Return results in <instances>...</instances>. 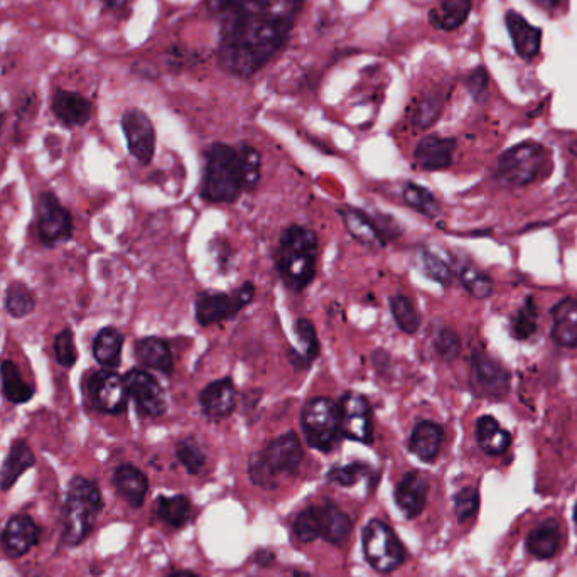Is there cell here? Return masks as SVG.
<instances>
[{
    "instance_id": "6da1fadb",
    "label": "cell",
    "mask_w": 577,
    "mask_h": 577,
    "mask_svg": "<svg viewBox=\"0 0 577 577\" xmlns=\"http://www.w3.org/2000/svg\"><path fill=\"white\" fill-rule=\"evenodd\" d=\"M302 0H208L220 24L218 60L232 75L252 76L286 44Z\"/></svg>"
},
{
    "instance_id": "7a4b0ae2",
    "label": "cell",
    "mask_w": 577,
    "mask_h": 577,
    "mask_svg": "<svg viewBox=\"0 0 577 577\" xmlns=\"http://www.w3.org/2000/svg\"><path fill=\"white\" fill-rule=\"evenodd\" d=\"M102 510V491L97 483L85 476H73L66 490L61 542L66 547L83 544L95 529V522Z\"/></svg>"
},
{
    "instance_id": "3957f363",
    "label": "cell",
    "mask_w": 577,
    "mask_h": 577,
    "mask_svg": "<svg viewBox=\"0 0 577 577\" xmlns=\"http://www.w3.org/2000/svg\"><path fill=\"white\" fill-rule=\"evenodd\" d=\"M316 255H318V240L308 228L294 225L282 233L276 262L279 274L287 287L301 291L313 282Z\"/></svg>"
},
{
    "instance_id": "277c9868",
    "label": "cell",
    "mask_w": 577,
    "mask_h": 577,
    "mask_svg": "<svg viewBox=\"0 0 577 577\" xmlns=\"http://www.w3.org/2000/svg\"><path fill=\"white\" fill-rule=\"evenodd\" d=\"M243 191L237 149L213 144L206 152L205 179L201 195L211 203H233Z\"/></svg>"
},
{
    "instance_id": "5b68a950",
    "label": "cell",
    "mask_w": 577,
    "mask_h": 577,
    "mask_svg": "<svg viewBox=\"0 0 577 577\" xmlns=\"http://www.w3.org/2000/svg\"><path fill=\"white\" fill-rule=\"evenodd\" d=\"M301 461V441L294 432H287L250 458V480L262 488H276L279 478L296 473Z\"/></svg>"
},
{
    "instance_id": "8992f818",
    "label": "cell",
    "mask_w": 577,
    "mask_h": 577,
    "mask_svg": "<svg viewBox=\"0 0 577 577\" xmlns=\"http://www.w3.org/2000/svg\"><path fill=\"white\" fill-rule=\"evenodd\" d=\"M301 426L309 446L328 453L341 436L340 405L326 397H314L302 409Z\"/></svg>"
},
{
    "instance_id": "52a82bcc",
    "label": "cell",
    "mask_w": 577,
    "mask_h": 577,
    "mask_svg": "<svg viewBox=\"0 0 577 577\" xmlns=\"http://www.w3.org/2000/svg\"><path fill=\"white\" fill-rule=\"evenodd\" d=\"M547 164V152L535 142L508 149L497 162L495 178L507 186H525L539 178Z\"/></svg>"
},
{
    "instance_id": "ba28073f",
    "label": "cell",
    "mask_w": 577,
    "mask_h": 577,
    "mask_svg": "<svg viewBox=\"0 0 577 577\" xmlns=\"http://www.w3.org/2000/svg\"><path fill=\"white\" fill-rule=\"evenodd\" d=\"M363 552L368 564L382 574L399 569L404 564L405 547L394 530L382 520H370L363 529Z\"/></svg>"
},
{
    "instance_id": "9c48e42d",
    "label": "cell",
    "mask_w": 577,
    "mask_h": 577,
    "mask_svg": "<svg viewBox=\"0 0 577 577\" xmlns=\"http://www.w3.org/2000/svg\"><path fill=\"white\" fill-rule=\"evenodd\" d=\"M36 227L39 242L43 243L44 247H56L60 243L68 242L73 235L71 213L51 191L39 195Z\"/></svg>"
},
{
    "instance_id": "30bf717a",
    "label": "cell",
    "mask_w": 577,
    "mask_h": 577,
    "mask_svg": "<svg viewBox=\"0 0 577 577\" xmlns=\"http://www.w3.org/2000/svg\"><path fill=\"white\" fill-rule=\"evenodd\" d=\"M254 296L255 287L252 282L243 284L232 294L203 292L196 299V319L201 326H211L235 318L245 306H249Z\"/></svg>"
},
{
    "instance_id": "8fae6325",
    "label": "cell",
    "mask_w": 577,
    "mask_h": 577,
    "mask_svg": "<svg viewBox=\"0 0 577 577\" xmlns=\"http://www.w3.org/2000/svg\"><path fill=\"white\" fill-rule=\"evenodd\" d=\"M88 397L95 409L105 414H122L127 409L129 390L124 378L114 370H98L88 377Z\"/></svg>"
},
{
    "instance_id": "7c38bea8",
    "label": "cell",
    "mask_w": 577,
    "mask_h": 577,
    "mask_svg": "<svg viewBox=\"0 0 577 577\" xmlns=\"http://www.w3.org/2000/svg\"><path fill=\"white\" fill-rule=\"evenodd\" d=\"M341 436L356 443L372 444V407L363 395L348 392L340 404Z\"/></svg>"
},
{
    "instance_id": "4fadbf2b",
    "label": "cell",
    "mask_w": 577,
    "mask_h": 577,
    "mask_svg": "<svg viewBox=\"0 0 577 577\" xmlns=\"http://www.w3.org/2000/svg\"><path fill=\"white\" fill-rule=\"evenodd\" d=\"M129 395L134 399L142 416L161 417L166 410V397L161 385L151 373L141 368H132L124 377Z\"/></svg>"
},
{
    "instance_id": "5bb4252c",
    "label": "cell",
    "mask_w": 577,
    "mask_h": 577,
    "mask_svg": "<svg viewBox=\"0 0 577 577\" xmlns=\"http://www.w3.org/2000/svg\"><path fill=\"white\" fill-rule=\"evenodd\" d=\"M122 130L130 154L141 164H149L156 152V130L151 119L142 110L132 108L122 115Z\"/></svg>"
},
{
    "instance_id": "9a60e30c",
    "label": "cell",
    "mask_w": 577,
    "mask_h": 577,
    "mask_svg": "<svg viewBox=\"0 0 577 577\" xmlns=\"http://www.w3.org/2000/svg\"><path fill=\"white\" fill-rule=\"evenodd\" d=\"M471 383L478 394L493 400L505 399L510 389L507 370L483 353L471 358Z\"/></svg>"
},
{
    "instance_id": "2e32d148",
    "label": "cell",
    "mask_w": 577,
    "mask_h": 577,
    "mask_svg": "<svg viewBox=\"0 0 577 577\" xmlns=\"http://www.w3.org/2000/svg\"><path fill=\"white\" fill-rule=\"evenodd\" d=\"M39 535H41V530L31 515L27 513L12 515L7 520L6 527L2 530V537H0L2 551L9 559H21L38 545Z\"/></svg>"
},
{
    "instance_id": "e0dca14e",
    "label": "cell",
    "mask_w": 577,
    "mask_h": 577,
    "mask_svg": "<svg viewBox=\"0 0 577 577\" xmlns=\"http://www.w3.org/2000/svg\"><path fill=\"white\" fill-rule=\"evenodd\" d=\"M51 112L66 127H81L92 119V102L80 93L56 88L51 95Z\"/></svg>"
},
{
    "instance_id": "ac0fdd59",
    "label": "cell",
    "mask_w": 577,
    "mask_h": 577,
    "mask_svg": "<svg viewBox=\"0 0 577 577\" xmlns=\"http://www.w3.org/2000/svg\"><path fill=\"white\" fill-rule=\"evenodd\" d=\"M313 510L321 539L333 545H341L348 539L353 529V522L341 508L336 507L335 503L324 502L323 505H314Z\"/></svg>"
},
{
    "instance_id": "d6986e66",
    "label": "cell",
    "mask_w": 577,
    "mask_h": 577,
    "mask_svg": "<svg viewBox=\"0 0 577 577\" xmlns=\"http://www.w3.org/2000/svg\"><path fill=\"white\" fill-rule=\"evenodd\" d=\"M427 491L429 485L424 476L419 475L417 471L405 473L395 490V500L400 510L405 513V517L416 518L421 515L426 507Z\"/></svg>"
},
{
    "instance_id": "ffe728a7",
    "label": "cell",
    "mask_w": 577,
    "mask_h": 577,
    "mask_svg": "<svg viewBox=\"0 0 577 577\" xmlns=\"http://www.w3.org/2000/svg\"><path fill=\"white\" fill-rule=\"evenodd\" d=\"M36 464V456L26 439H16L0 466V491H9L27 470Z\"/></svg>"
},
{
    "instance_id": "44dd1931",
    "label": "cell",
    "mask_w": 577,
    "mask_h": 577,
    "mask_svg": "<svg viewBox=\"0 0 577 577\" xmlns=\"http://www.w3.org/2000/svg\"><path fill=\"white\" fill-rule=\"evenodd\" d=\"M235 385L230 378L211 382L200 394L201 407L211 419H225L235 409Z\"/></svg>"
},
{
    "instance_id": "7402d4cb",
    "label": "cell",
    "mask_w": 577,
    "mask_h": 577,
    "mask_svg": "<svg viewBox=\"0 0 577 577\" xmlns=\"http://www.w3.org/2000/svg\"><path fill=\"white\" fill-rule=\"evenodd\" d=\"M456 142L453 139H443L437 135L424 137L416 149V162L424 171H443L453 162Z\"/></svg>"
},
{
    "instance_id": "603a6c76",
    "label": "cell",
    "mask_w": 577,
    "mask_h": 577,
    "mask_svg": "<svg viewBox=\"0 0 577 577\" xmlns=\"http://www.w3.org/2000/svg\"><path fill=\"white\" fill-rule=\"evenodd\" d=\"M562 542H564V532L561 525L556 520H545L535 525L527 535V551L540 561L551 559L561 551Z\"/></svg>"
},
{
    "instance_id": "cb8c5ba5",
    "label": "cell",
    "mask_w": 577,
    "mask_h": 577,
    "mask_svg": "<svg viewBox=\"0 0 577 577\" xmlns=\"http://www.w3.org/2000/svg\"><path fill=\"white\" fill-rule=\"evenodd\" d=\"M117 495L132 508H141L146 502L149 480L139 468L132 464H122L114 473Z\"/></svg>"
},
{
    "instance_id": "d4e9b609",
    "label": "cell",
    "mask_w": 577,
    "mask_h": 577,
    "mask_svg": "<svg viewBox=\"0 0 577 577\" xmlns=\"http://www.w3.org/2000/svg\"><path fill=\"white\" fill-rule=\"evenodd\" d=\"M551 336L557 345L577 348V301L562 299L552 308Z\"/></svg>"
},
{
    "instance_id": "484cf974",
    "label": "cell",
    "mask_w": 577,
    "mask_h": 577,
    "mask_svg": "<svg viewBox=\"0 0 577 577\" xmlns=\"http://www.w3.org/2000/svg\"><path fill=\"white\" fill-rule=\"evenodd\" d=\"M443 427L432 421H422L410 434L409 448L424 463L436 461L443 444Z\"/></svg>"
},
{
    "instance_id": "4316f807",
    "label": "cell",
    "mask_w": 577,
    "mask_h": 577,
    "mask_svg": "<svg viewBox=\"0 0 577 577\" xmlns=\"http://www.w3.org/2000/svg\"><path fill=\"white\" fill-rule=\"evenodd\" d=\"M507 27L520 58L532 60L539 54L540 38H542L540 29L529 24L524 17L518 16L517 12H508Z\"/></svg>"
},
{
    "instance_id": "83f0119b",
    "label": "cell",
    "mask_w": 577,
    "mask_h": 577,
    "mask_svg": "<svg viewBox=\"0 0 577 577\" xmlns=\"http://www.w3.org/2000/svg\"><path fill=\"white\" fill-rule=\"evenodd\" d=\"M124 335L114 326L100 329L93 340L92 353L98 365L107 370H115L122 362Z\"/></svg>"
},
{
    "instance_id": "f1b7e54d",
    "label": "cell",
    "mask_w": 577,
    "mask_h": 577,
    "mask_svg": "<svg viewBox=\"0 0 577 577\" xmlns=\"http://www.w3.org/2000/svg\"><path fill=\"white\" fill-rule=\"evenodd\" d=\"M135 358L142 367L151 368L161 373L173 372V355L168 343L161 338H142L135 343Z\"/></svg>"
},
{
    "instance_id": "f546056e",
    "label": "cell",
    "mask_w": 577,
    "mask_h": 577,
    "mask_svg": "<svg viewBox=\"0 0 577 577\" xmlns=\"http://www.w3.org/2000/svg\"><path fill=\"white\" fill-rule=\"evenodd\" d=\"M341 216H343V222H345L348 232L351 233V237L355 238L356 242H360L367 249L372 250L382 249L385 245V238H383L380 228L363 211L343 210Z\"/></svg>"
},
{
    "instance_id": "4dcf8cb0",
    "label": "cell",
    "mask_w": 577,
    "mask_h": 577,
    "mask_svg": "<svg viewBox=\"0 0 577 577\" xmlns=\"http://www.w3.org/2000/svg\"><path fill=\"white\" fill-rule=\"evenodd\" d=\"M476 439L480 448L490 456L507 453L512 444V436L491 416L480 417L476 422Z\"/></svg>"
},
{
    "instance_id": "1f68e13d",
    "label": "cell",
    "mask_w": 577,
    "mask_h": 577,
    "mask_svg": "<svg viewBox=\"0 0 577 577\" xmlns=\"http://www.w3.org/2000/svg\"><path fill=\"white\" fill-rule=\"evenodd\" d=\"M2 394L11 404H26L34 397V387L22 378L21 370L12 360L0 363Z\"/></svg>"
},
{
    "instance_id": "d6a6232c",
    "label": "cell",
    "mask_w": 577,
    "mask_h": 577,
    "mask_svg": "<svg viewBox=\"0 0 577 577\" xmlns=\"http://www.w3.org/2000/svg\"><path fill=\"white\" fill-rule=\"evenodd\" d=\"M471 11V0H443L429 14L432 26L441 31H454L463 24Z\"/></svg>"
},
{
    "instance_id": "836d02e7",
    "label": "cell",
    "mask_w": 577,
    "mask_h": 577,
    "mask_svg": "<svg viewBox=\"0 0 577 577\" xmlns=\"http://www.w3.org/2000/svg\"><path fill=\"white\" fill-rule=\"evenodd\" d=\"M191 502L184 495L176 497H159L156 503L157 517L161 518L164 524L173 529H183L191 520Z\"/></svg>"
},
{
    "instance_id": "e575fe53",
    "label": "cell",
    "mask_w": 577,
    "mask_h": 577,
    "mask_svg": "<svg viewBox=\"0 0 577 577\" xmlns=\"http://www.w3.org/2000/svg\"><path fill=\"white\" fill-rule=\"evenodd\" d=\"M36 297L33 291L21 281H14L7 286L6 311L14 319H22L34 313Z\"/></svg>"
},
{
    "instance_id": "d590c367",
    "label": "cell",
    "mask_w": 577,
    "mask_h": 577,
    "mask_svg": "<svg viewBox=\"0 0 577 577\" xmlns=\"http://www.w3.org/2000/svg\"><path fill=\"white\" fill-rule=\"evenodd\" d=\"M238 159H240V173H242L243 189L257 188L262 173V159L257 149L247 144L238 147Z\"/></svg>"
},
{
    "instance_id": "8d00e7d4",
    "label": "cell",
    "mask_w": 577,
    "mask_h": 577,
    "mask_svg": "<svg viewBox=\"0 0 577 577\" xmlns=\"http://www.w3.org/2000/svg\"><path fill=\"white\" fill-rule=\"evenodd\" d=\"M390 311L394 316L395 323L399 324V328L404 333L414 335L419 326H421V318L416 311L414 302L410 301L409 297L392 296L390 297Z\"/></svg>"
},
{
    "instance_id": "74e56055",
    "label": "cell",
    "mask_w": 577,
    "mask_h": 577,
    "mask_svg": "<svg viewBox=\"0 0 577 577\" xmlns=\"http://www.w3.org/2000/svg\"><path fill=\"white\" fill-rule=\"evenodd\" d=\"M404 200L410 208H414V210L419 211L422 215L429 216V218H434L441 211L439 201L434 198L431 191L414 183L405 186Z\"/></svg>"
},
{
    "instance_id": "f35d334b",
    "label": "cell",
    "mask_w": 577,
    "mask_h": 577,
    "mask_svg": "<svg viewBox=\"0 0 577 577\" xmlns=\"http://www.w3.org/2000/svg\"><path fill=\"white\" fill-rule=\"evenodd\" d=\"M459 279H461V284L466 287V291L470 292L471 296L476 297V299H486L493 292V282H491L490 277L473 265H464L463 269L459 270Z\"/></svg>"
},
{
    "instance_id": "ab89813d",
    "label": "cell",
    "mask_w": 577,
    "mask_h": 577,
    "mask_svg": "<svg viewBox=\"0 0 577 577\" xmlns=\"http://www.w3.org/2000/svg\"><path fill=\"white\" fill-rule=\"evenodd\" d=\"M176 456L191 475H200L201 471L205 470V453L201 451L198 443L191 437L179 441L178 446H176Z\"/></svg>"
},
{
    "instance_id": "60d3db41",
    "label": "cell",
    "mask_w": 577,
    "mask_h": 577,
    "mask_svg": "<svg viewBox=\"0 0 577 577\" xmlns=\"http://www.w3.org/2000/svg\"><path fill=\"white\" fill-rule=\"evenodd\" d=\"M480 508V493L475 486H464L454 497V512L461 524H466L476 517Z\"/></svg>"
},
{
    "instance_id": "b9f144b4",
    "label": "cell",
    "mask_w": 577,
    "mask_h": 577,
    "mask_svg": "<svg viewBox=\"0 0 577 577\" xmlns=\"http://www.w3.org/2000/svg\"><path fill=\"white\" fill-rule=\"evenodd\" d=\"M54 355L56 360L63 368L75 367L78 360V351H76L75 335L70 328L61 329L56 335L53 343Z\"/></svg>"
},
{
    "instance_id": "7bdbcfd3",
    "label": "cell",
    "mask_w": 577,
    "mask_h": 577,
    "mask_svg": "<svg viewBox=\"0 0 577 577\" xmlns=\"http://www.w3.org/2000/svg\"><path fill=\"white\" fill-rule=\"evenodd\" d=\"M537 308H535L534 301L529 299L525 302L524 308L518 311L517 316L513 318L512 331L513 336L518 340H527L534 335L537 329Z\"/></svg>"
},
{
    "instance_id": "ee69618b",
    "label": "cell",
    "mask_w": 577,
    "mask_h": 577,
    "mask_svg": "<svg viewBox=\"0 0 577 577\" xmlns=\"http://www.w3.org/2000/svg\"><path fill=\"white\" fill-rule=\"evenodd\" d=\"M370 473L367 464L351 463L346 466H338L328 473V480L338 486H353L362 480L363 476Z\"/></svg>"
},
{
    "instance_id": "f6af8a7d",
    "label": "cell",
    "mask_w": 577,
    "mask_h": 577,
    "mask_svg": "<svg viewBox=\"0 0 577 577\" xmlns=\"http://www.w3.org/2000/svg\"><path fill=\"white\" fill-rule=\"evenodd\" d=\"M434 348H436L437 355L441 356L443 360L453 362L454 358H458L459 353H461V340H459L458 333L454 329H439L436 340H434Z\"/></svg>"
},
{
    "instance_id": "bcb514c9",
    "label": "cell",
    "mask_w": 577,
    "mask_h": 577,
    "mask_svg": "<svg viewBox=\"0 0 577 577\" xmlns=\"http://www.w3.org/2000/svg\"><path fill=\"white\" fill-rule=\"evenodd\" d=\"M292 532L296 535V539L299 542H304V544L319 539L313 507L304 508L302 512H299L296 520H294V525H292Z\"/></svg>"
},
{
    "instance_id": "7dc6e473",
    "label": "cell",
    "mask_w": 577,
    "mask_h": 577,
    "mask_svg": "<svg viewBox=\"0 0 577 577\" xmlns=\"http://www.w3.org/2000/svg\"><path fill=\"white\" fill-rule=\"evenodd\" d=\"M421 262L422 269L426 270L427 276L439 282V284H443V286H448L453 276H451V269L444 264L443 260L424 250L421 254Z\"/></svg>"
},
{
    "instance_id": "c3c4849f",
    "label": "cell",
    "mask_w": 577,
    "mask_h": 577,
    "mask_svg": "<svg viewBox=\"0 0 577 577\" xmlns=\"http://www.w3.org/2000/svg\"><path fill=\"white\" fill-rule=\"evenodd\" d=\"M296 335L302 345H304L306 358H308V360L316 358V356L319 355V341L318 335H316V329H314L311 321H308V319H297Z\"/></svg>"
},
{
    "instance_id": "681fc988",
    "label": "cell",
    "mask_w": 577,
    "mask_h": 577,
    "mask_svg": "<svg viewBox=\"0 0 577 577\" xmlns=\"http://www.w3.org/2000/svg\"><path fill=\"white\" fill-rule=\"evenodd\" d=\"M439 115H441V102L434 97L426 98L417 107L416 115H414V124L419 129H427L439 119Z\"/></svg>"
},
{
    "instance_id": "f907efd6",
    "label": "cell",
    "mask_w": 577,
    "mask_h": 577,
    "mask_svg": "<svg viewBox=\"0 0 577 577\" xmlns=\"http://www.w3.org/2000/svg\"><path fill=\"white\" fill-rule=\"evenodd\" d=\"M255 562H257V566L260 567H269L276 562V554L272 551H267V549H260L255 554Z\"/></svg>"
},
{
    "instance_id": "816d5d0a",
    "label": "cell",
    "mask_w": 577,
    "mask_h": 577,
    "mask_svg": "<svg viewBox=\"0 0 577 577\" xmlns=\"http://www.w3.org/2000/svg\"><path fill=\"white\" fill-rule=\"evenodd\" d=\"M130 0H103V4L110 9V11H124L125 7L129 6Z\"/></svg>"
},
{
    "instance_id": "f5cc1de1",
    "label": "cell",
    "mask_w": 577,
    "mask_h": 577,
    "mask_svg": "<svg viewBox=\"0 0 577 577\" xmlns=\"http://www.w3.org/2000/svg\"><path fill=\"white\" fill-rule=\"evenodd\" d=\"M535 4H539L540 7H544L547 11H552L554 7H557V4L561 2V0H534Z\"/></svg>"
},
{
    "instance_id": "db71d44e",
    "label": "cell",
    "mask_w": 577,
    "mask_h": 577,
    "mask_svg": "<svg viewBox=\"0 0 577 577\" xmlns=\"http://www.w3.org/2000/svg\"><path fill=\"white\" fill-rule=\"evenodd\" d=\"M168 577H200L195 572L191 571H173Z\"/></svg>"
},
{
    "instance_id": "11a10c76",
    "label": "cell",
    "mask_w": 577,
    "mask_h": 577,
    "mask_svg": "<svg viewBox=\"0 0 577 577\" xmlns=\"http://www.w3.org/2000/svg\"><path fill=\"white\" fill-rule=\"evenodd\" d=\"M4 122H6V110H4L2 103H0V130L4 127Z\"/></svg>"
},
{
    "instance_id": "9f6ffc18",
    "label": "cell",
    "mask_w": 577,
    "mask_h": 577,
    "mask_svg": "<svg viewBox=\"0 0 577 577\" xmlns=\"http://www.w3.org/2000/svg\"><path fill=\"white\" fill-rule=\"evenodd\" d=\"M291 577H309L308 574H304V572H294Z\"/></svg>"
},
{
    "instance_id": "6f0895ef",
    "label": "cell",
    "mask_w": 577,
    "mask_h": 577,
    "mask_svg": "<svg viewBox=\"0 0 577 577\" xmlns=\"http://www.w3.org/2000/svg\"><path fill=\"white\" fill-rule=\"evenodd\" d=\"M574 520H576V524H577V503H576V507H574Z\"/></svg>"
}]
</instances>
